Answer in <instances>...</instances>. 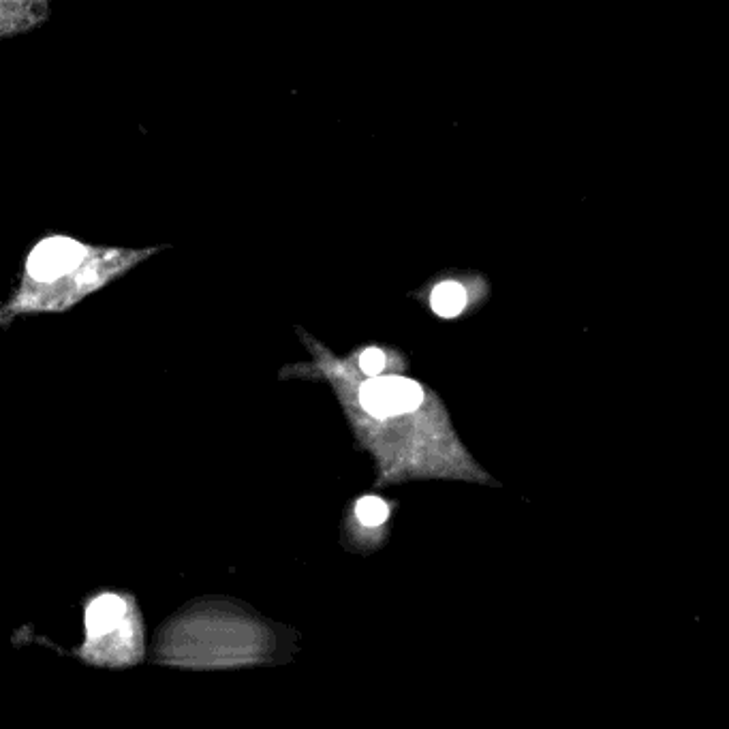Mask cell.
Returning a JSON list of instances; mask_svg holds the SVG:
<instances>
[{
	"instance_id": "cell-4",
	"label": "cell",
	"mask_w": 729,
	"mask_h": 729,
	"mask_svg": "<svg viewBox=\"0 0 729 729\" xmlns=\"http://www.w3.org/2000/svg\"><path fill=\"white\" fill-rule=\"evenodd\" d=\"M467 304V293L458 283H443L432 293V308L441 317H456Z\"/></svg>"
},
{
	"instance_id": "cell-5",
	"label": "cell",
	"mask_w": 729,
	"mask_h": 729,
	"mask_svg": "<svg viewBox=\"0 0 729 729\" xmlns=\"http://www.w3.org/2000/svg\"><path fill=\"white\" fill-rule=\"evenodd\" d=\"M390 516V507H387L377 496H366L358 503V518L366 526H379Z\"/></svg>"
},
{
	"instance_id": "cell-3",
	"label": "cell",
	"mask_w": 729,
	"mask_h": 729,
	"mask_svg": "<svg viewBox=\"0 0 729 729\" xmlns=\"http://www.w3.org/2000/svg\"><path fill=\"white\" fill-rule=\"evenodd\" d=\"M124 616H127V601L122 597L105 593L92 599L86 610V629L90 640H105L107 635L122 627Z\"/></svg>"
},
{
	"instance_id": "cell-6",
	"label": "cell",
	"mask_w": 729,
	"mask_h": 729,
	"mask_svg": "<svg viewBox=\"0 0 729 729\" xmlns=\"http://www.w3.org/2000/svg\"><path fill=\"white\" fill-rule=\"evenodd\" d=\"M360 366L368 377H377L385 368V355L379 349H366L360 358Z\"/></svg>"
},
{
	"instance_id": "cell-1",
	"label": "cell",
	"mask_w": 729,
	"mask_h": 729,
	"mask_svg": "<svg viewBox=\"0 0 729 729\" xmlns=\"http://www.w3.org/2000/svg\"><path fill=\"white\" fill-rule=\"evenodd\" d=\"M422 400V385L405 377H370L360 390L362 407L379 420L420 409Z\"/></svg>"
},
{
	"instance_id": "cell-2",
	"label": "cell",
	"mask_w": 729,
	"mask_h": 729,
	"mask_svg": "<svg viewBox=\"0 0 729 729\" xmlns=\"http://www.w3.org/2000/svg\"><path fill=\"white\" fill-rule=\"evenodd\" d=\"M86 248L69 238L43 240L28 257V274L39 283H50L54 278L69 274L80 266Z\"/></svg>"
}]
</instances>
